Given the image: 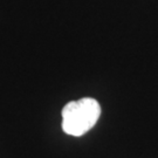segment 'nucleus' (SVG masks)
<instances>
[{"label":"nucleus","instance_id":"1","mask_svg":"<svg viewBox=\"0 0 158 158\" xmlns=\"http://www.w3.org/2000/svg\"><path fill=\"white\" fill-rule=\"evenodd\" d=\"M100 115V103L94 98L68 102L62 109V129L67 135L80 137L97 123Z\"/></svg>","mask_w":158,"mask_h":158}]
</instances>
